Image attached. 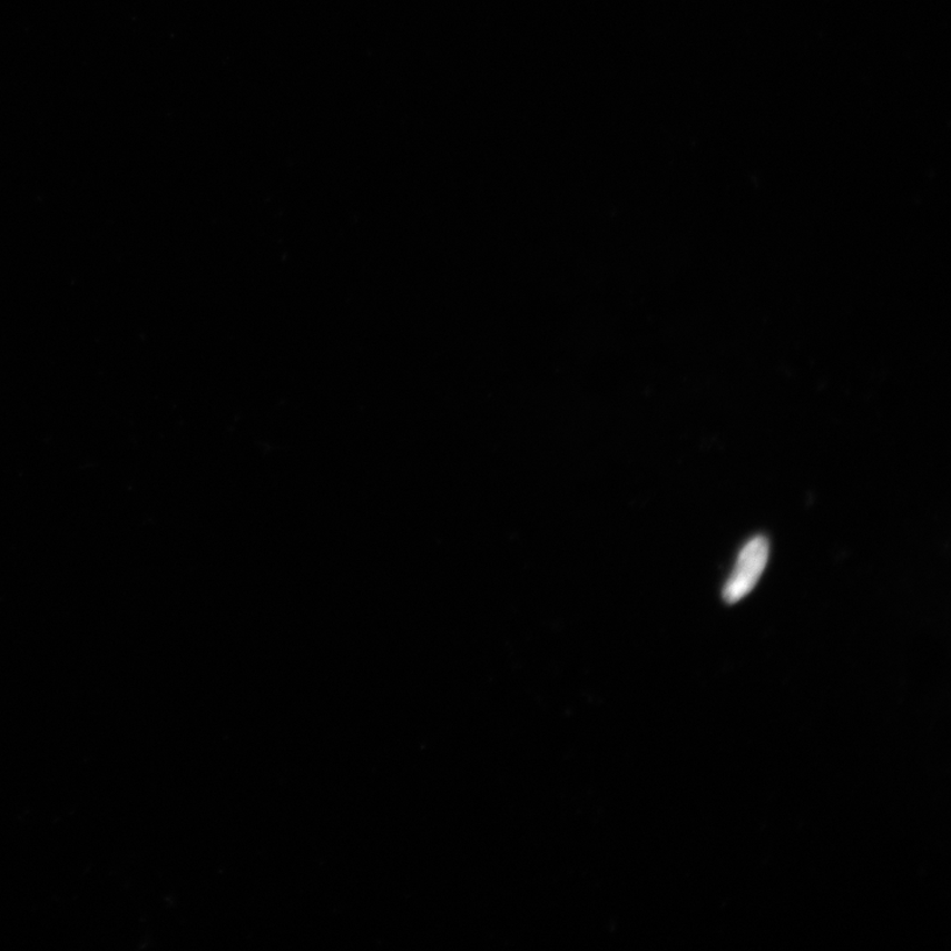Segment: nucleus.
I'll list each match as a JSON object with an SVG mask.
<instances>
[{
	"label": "nucleus",
	"mask_w": 951,
	"mask_h": 951,
	"mask_svg": "<svg viewBox=\"0 0 951 951\" xmlns=\"http://www.w3.org/2000/svg\"><path fill=\"white\" fill-rule=\"evenodd\" d=\"M769 549V541L763 536L752 538L743 546L723 588V599L727 605H735L754 590L768 565Z\"/></svg>",
	"instance_id": "nucleus-1"
}]
</instances>
